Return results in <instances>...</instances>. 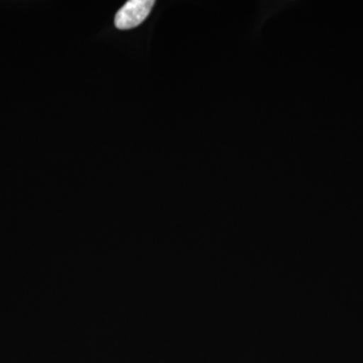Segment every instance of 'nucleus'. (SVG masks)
I'll list each match as a JSON object with an SVG mask.
<instances>
[{
  "mask_svg": "<svg viewBox=\"0 0 363 363\" xmlns=\"http://www.w3.org/2000/svg\"><path fill=\"white\" fill-rule=\"evenodd\" d=\"M155 6L152 0H130L116 13V26L119 30L136 28L149 16Z\"/></svg>",
  "mask_w": 363,
  "mask_h": 363,
  "instance_id": "f257e3e1",
  "label": "nucleus"
}]
</instances>
